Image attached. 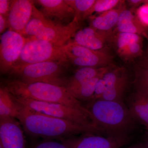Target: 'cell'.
I'll list each match as a JSON object with an SVG mask.
<instances>
[{
  "mask_svg": "<svg viewBox=\"0 0 148 148\" xmlns=\"http://www.w3.org/2000/svg\"><path fill=\"white\" fill-rule=\"evenodd\" d=\"M20 105L21 109L16 119L25 132L33 138L60 140L79 134H101L95 127L38 112Z\"/></svg>",
  "mask_w": 148,
  "mask_h": 148,
  "instance_id": "6da1fadb",
  "label": "cell"
},
{
  "mask_svg": "<svg viewBox=\"0 0 148 148\" xmlns=\"http://www.w3.org/2000/svg\"><path fill=\"white\" fill-rule=\"evenodd\" d=\"M84 106L95 126L106 136L130 135L136 127L137 122L125 103L98 99Z\"/></svg>",
  "mask_w": 148,
  "mask_h": 148,
  "instance_id": "7a4b0ae2",
  "label": "cell"
},
{
  "mask_svg": "<svg viewBox=\"0 0 148 148\" xmlns=\"http://www.w3.org/2000/svg\"><path fill=\"white\" fill-rule=\"evenodd\" d=\"M2 85L14 96L42 102L60 103L79 109L91 116L84 105L65 87L45 83H25L15 79L5 80Z\"/></svg>",
  "mask_w": 148,
  "mask_h": 148,
  "instance_id": "3957f363",
  "label": "cell"
},
{
  "mask_svg": "<svg viewBox=\"0 0 148 148\" xmlns=\"http://www.w3.org/2000/svg\"><path fill=\"white\" fill-rule=\"evenodd\" d=\"M81 25V23L74 18L67 25L48 19L34 5L33 15L28 24V30L33 37L28 38L43 40L62 47L71 40Z\"/></svg>",
  "mask_w": 148,
  "mask_h": 148,
  "instance_id": "277c9868",
  "label": "cell"
},
{
  "mask_svg": "<svg viewBox=\"0 0 148 148\" xmlns=\"http://www.w3.org/2000/svg\"><path fill=\"white\" fill-rule=\"evenodd\" d=\"M68 66L55 61L40 62L13 68L8 74L25 83L42 82L66 87Z\"/></svg>",
  "mask_w": 148,
  "mask_h": 148,
  "instance_id": "5b68a950",
  "label": "cell"
},
{
  "mask_svg": "<svg viewBox=\"0 0 148 148\" xmlns=\"http://www.w3.org/2000/svg\"><path fill=\"white\" fill-rule=\"evenodd\" d=\"M13 96L16 101L32 110L98 129L94 124L91 116L79 109L60 103H47L14 95Z\"/></svg>",
  "mask_w": 148,
  "mask_h": 148,
  "instance_id": "8992f818",
  "label": "cell"
},
{
  "mask_svg": "<svg viewBox=\"0 0 148 148\" xmlns=\"http://www.w3.org/2000/svg\"><path fill=\"white\" fill-rule=\"evenodd\" d=\"M27 38L20 57L13 69L47 61L60 62L67 65L70 63L62 47L56 46L43 40Z\"/></svg>",
  "mask_w": 148,
  "mask_h": 148,
  "instance_id": "52a82bcc",
  "label": "cell"
},
{
  "mask_svg": "<svg viewBox=\"0 0 148 148\" xmlns=\"http://www.w3.org/2000/svg\"><path fill=\"white\" fill-rule=\"evenodd\" d=\"M0 39V71L1 74H8L20 57L27 38L9 30L1 35Z\"/></svg>",
  "mask_w": 148,
  "mask_h": 148,
  "instance_id": "ba28073f",
  "label": "cell"
},
{
  "mask_svg": "<svg viewBox=\"0 0 148 148\" xmlns=\"http://www.w3.org/2000/svg\"><path fill=\"white\" fill-rule=\"evenodd\" d=\"M132 138L130 135L103 137L86 133L60 140L69 148H120L130 143Z\"/></svg>",
  "mask_w": 148,
  "mask_h": 148,
  "instance_id": "9c48e42d",
  "label": "cell"
},
{
  "mask_svg": "<svg viewBox=\"0 0 148 148\" xmlns=\"http://www.w3.org/2000/svg\"><path fill=\"white\" fill-rule=\"evenodd\" d=\"M103 78L107 88L101 99L125 103L128 77L124 69H109Z\"/></svg>",
  "mask_w": 148,
  "mask_h": 148,
  "instance_id": "30bf717a",
  "label": "cell"
},
{
  "mask_svg": "<svg viewBox=\"0 0 148 148\" xmlns=\"http://www.w3.org/2000/svg\"><path fill=\"white\" fill-rule=\"evenodd\" d=\"M16 119L0 116V145L3 148H26L24 130Z\"/></svg>",
  "mask_w": 148,
  "mask_h": 148,
  "instance_id": "8fae6325",
  "label": "cell"
},
{
  "mask_svg": "<svg viewBox=\"0 0 148 148\" xmlns=\"http://www.w3.org/2000/svg\"><path fill=\"white\" fill-rule=\"evenodd\" d=\"M34 1L12 0L8 17L9 30L22 35L33 14Z\"/></svg>",
  "mask_w": 148,
  "mask_h": 148,
  "instance_id": "7c38bea8",
  "label": "cell"
},
{
  "mask_svg": "<svg viewBox=\"0 0 148 148\" xmlns=\"http://www.w3.org/2000/svg\"><path fill=\"white\" fill-rule=\"evenodd\" d=\"M34 2L41 7L40 11L48 19L59 24L67 25L71 23L75 17L73 8L65 0H37Z\"/></svg>",
  "mask_w": 148,
  "mask_h": 148,
  "instance_id": "4fadbf2b",
  "label": "cell"
},
{
  "mask_svg": "<svg viewBox=\"0 0 148 148\" xmlns=\"http://www.w3.org/2000/svg\"><path fill=\"white\" fill-rule=\"evenodd\" d=\"M69 42L82 46L95 51L101 50L108 41L112 40L111 32L99 31L91 27L79 29Z\"/></svg>",
  "mask_w": 148,
  "mask_h": 148,
  "instance_id": "5bb4252c",
  "label": "cell"
},
{
  "mask_svg": "<svg viewBox=\"0 0 148 148\" xmlns=\"http://www.w3.org/2000/svg\"><path fill=\"white\" fill-rule=\"evenodd\" d=\"M125 103L136 121L148 131V96L135 90L125 98Z\"/></svg>",
  "mask_w": 148,
  "mask_h": 148,
  "instance_id": "9a60e30c",
  "label": "cell"
},
{
  "mask_svg": "<svg viewBox=\"0 0 148 148\" xmlns=\"http://www.w3.org/2000/svg\"><path fill=\"white\" fill-rule=\"evenodd\" d=\"M125 7L120 6L101 13L97 16H89L90 27L102 32H111L116 26L120 14Z\"/></svg>",
  "mask_w": 148,
  "mask_h": 148,
  "instance_id": "2e32d148",
  "label": "cell"
},
{
  "mask_svg": "<svg viewBox=\"0 0 148 148\" xmlns=\"http://www.w3.org/2000/svg\"><path fill=\"white\" fill-rule=\"evenodd\" d=\"M109 69L108 67L99 68L82 67L79 68L73 75L69 77L65 88L68 91H70L100 74L107 71Z\"/></svg>",
  "mask_w": 148,
  "mask_h": 148,
  "instance_id": "e0dca14e",
  "label": "cell"
},
{
  "mask_svg": "<svg viewBox=\"0 0 148 148\" xmlns=\"http://www.w3.org/2000/svg\"><path fill=\"white\" fill-rule=\"evenodd\" d=\"M116 29L119 33H129L139 35L143 33L144 26L131 11L125 8L120 14Z\"/></svg>",
  "mask_w": 148,
  "mask_h": 148,
  "instance_id": "ac0fdd59",
  "label": "cell"
},
{
  "mask_svg": "<svg viewBox=\"0 0 148 148\" xmlns=\"http://www.w3.org/2000/svg\"><path fill=\"white\" fill-rule=\"evenodd\" d=\"M21 105L4 86L0 88V116H9L17 119Z\"/></svg>",
  "mask_w": 148,
  "mask_h": 148,
  "instance_id": "d6986e66",
  "label": "cell"
},
{
  "mask_svg": "<svg viewBox=\"0 0 148 148\" xmlns=\"http://www.w3.org/2000/svg\"><path fill=\"white\" fill-rule=\"evenodd\" d=\"M112 56L106 52L97 51L92 55L84 58H74L70 60V63L82 67L103 68L106 67L112 61Z\"/></svg>",
  "mask_w": 148,
  "mask_h": 148,
  "instance_id": "ffe728a7",
  "label": "cell"
},
{
  "mask_svg": "<svg viewBox=\"0 0 148 148\" xmlns=\"http://www.w3.org/2000/svg\"><path fill=\"white\" fill-rule=\"evenodd\" d=\"M107 71L100 74L69 92L81 103L82 102L87 103L92 101L97 82Z\"/></svg>",
  "mask_w": 148,
  "mask_h": 148,
  "instance_id": "44dd1931",
  "label": "cell"
},
{
  "mask_svg": "<svg viewBox=\"0 0 148 148\" xmlns=\"http://www.w3.org/2000/svg\"><path fill=\"white\" fill-rule=\"evenodd\" d=\"M75 12L74 19L82 22L85 14L91 8L95 0H65Z\"/></svg>",
  "mask_w": 148,
  "mask_h": 148,
  "instance_id": "7402d4cb",
  "label": "cell"
},
{
  "mask_svg": "<svg viewBox=\"0 0 148 148\" xmlns=\"http://www.w3.org/2000/svg\"><path fill=\"white\" fill-rule=\"evenodd\" d=\"M134 84L135 90L148 96V66L135 68Z\"/></svg>",
  "mask_w": 148,
  "mask_h": 148,
  "instance_id": "603a6c76",
  "label": "cell"
},
{
  "mask_svg": "<svg viewBox=\"0 0 148 148\" xmlns=\"http://www.w3.org/2000/svg\"><path fill=\"white\" fill-rule=\"evenodd\" d=\"M122 1L119 0H95L93 5L85 15L84 20L95 12L102 13L113 9Z\"/></svg>",
  "mask_w": 148,
  "mask_h": 148,
  "instance_id": "cb8c5ba5",
  "label": "cell"
},
{
  "mask_svg": "<svg viewBox=\"0 0 148 148\" xmlns=\"http://www.w3.org/2000/svg\"><path fill=\"white\" fill-rule=\"evenodd\" d=\"M135 41H140L139 35L129 33H119L115 38L118 52L119 53L127 45Z\"/></svg>",
  "mask_w": 148,
  "mask_h": 148,
  "instance_id": "d4e9b609",
  "label": "cell"
},
{
  "mask_svg": "<svg viewBox=\"0 0 148 148\" xmlns=\"http://www.w3.org/2000/svg\"><path fill=\"white\" fill-rule=\"evenodd\" d=\"M141 51L140 41H135L127 45L119 53L125 59H130L140 55Z\"/></svg>",
  "mask_w": 148,
  "mask_h": 148,
  "instance_id": "484cf974",
  "label": "cell"
},
{
  "mask_svg": "<svg viewBox=\"0 0 148 148\" xmlns=\"http://www.w3.org/2000/svg\"><path fill=\"white\" fill-rule=\"evenodd\" d=\"M33 148H69L63 143L52 140H44L36 143Z\"/></svg>",
  "mask_w": 148,
  "mask_h": 148,
  "instance_id": "4316f807",
  "label": "cell"
},
{
  "mask_svg": "<svg viewBox=\"0 0 148 148\" xmlns=\"http://www.w3.org/2000/svg\"><path fill=\"white\" fill-rule=\"evenodd\" d=\"M137 17L144 26H148V4L141 6L137 11Z\"/></svg>",
  "mask_w": 148,
  "mask_h": 148,
  "instance_id": "83f0119b",
  "label": "cell"
},
{
  "mask_svg": "<svg viewBox=\"0 0 148 148\" xmlns=\"http://www.w3.org/2000/svg\"><path fill=\"white\" fill-rule=\"evenodd\" d=\"M103 77L99 79L96 84L92 100L101 99L103 93L106 91L107 86Z\"/></svg>",
  "mask_w": 148,
  "mask_h": 148,
  "instance_id": "f1b7e54d",
  "label": "cell"
},
{
  "mask_svg": "<svg viewBox=\"0 0 148 148\" xmlns=\"http://www.w3.org/2000/svg\"><path fill=\"white\" fill-rule=\"evenodd\" d=\"M11 1L0 0V14L8 18L10 11Z\"/></svg>",
  "mask_w": 148,
  "mask_h": 148,
  "instance_id": "f546056e",
  "label": "cell"
},
{
  "mask_svg": "<svg viewBox=\"0 0 148 148\" xmlns=\"http://www.w3.org/2000/svg\"><path fill=\"white\" fill-rule=\"evenodd\" d=\"M8 28V18L0 14V34H2L6 29Z\"/></svg>",
  "mask_w": 148,
  "mask_h": 148,
  "instance_id": "4dcf8cb0",
  "label": "cell"
},
{
  "mask_svg": "<svg viewBox=\"0 0 148 148\" xmlns=\"http://www.w3.org/2000/svg\"><path fill=\"white\" fill-rule=\"evenodd\" d=\"M127 2L130 5L135 7L137 6L140 5L141 3H143L144 1H142V0H129V1H127Z\"/></svg>",
  "mask_w": 148,
  "mask_h": 148,
  "instance_id": "1f68e13d",
  "label": "cell"
},
{
  "mask_svg": "<svg viewBox=\"0 0 148 148\" xmlns=\"http://www.w3.org/2000/svg\"><path fill=\"white\" fill-rule=\"evenodd\" d=\"M143 148H148V138L145 140V142L140 144Z\"/></svg>",
  "mask_w": 148,
  "mask_h": 148,
  "instance_id": "d6a6232c",
  "label": "cell"
},
{
  "mask_svg": "<svg viewBox=\"0 0 148 148\" xmlns=\"http://www.w3.org/2000/svg\"><path fill=\"white\" fill-rule=\"evenodd\" d=\"M129 148H143V147L141 146V145H136L134 146V147H130Z\"/></svg>",
  "mask_w": 148,
  "mask_h": 148,
  "instance_id": "836d02e7",
  "label": "cell"
},
{
  "mask_svg": "<svg viewBox=\"0 0 148 148\" xmlns=\"http://www.w3.org/2000/svg\"><path fill=\"white\" fill-rule=\"evenodd\" d=\"M143 3H144L145 4H148V0H147V1H144Z\"/></svg>",
  "mask_w": 148,
  "mask_h": 148,
  "instance_id": "e575fe53",
  "label": "cell"
},
{
  "mask_svg": "<svg viewBox=\"0 0 148 148\" xmlns=\"http://www.w3.org/2000/svg\"><path fill=\"white\" fill-rule=\"evenodd\" d=\"M0 148H3V147H2V146L1 145H0Z\"/></svg>",
  "mask_w": 148,
  "mask_h": 148,
  "instance_id": "d590c367",
  "label": "cell"
}]
</instances>
